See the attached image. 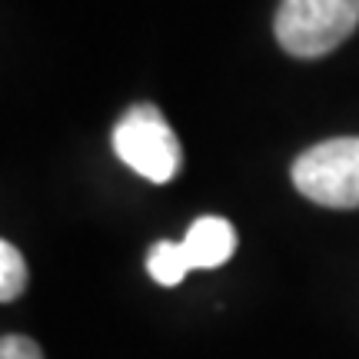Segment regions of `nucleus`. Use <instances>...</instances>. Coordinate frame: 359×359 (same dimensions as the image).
Listing matches in <instances>:
<instances>
[{
    "label": "nucleus",
    "mask_w": 359,
    "mask_h": 359,
    "mask_svg": "<svg viewBox=\"0 0 359 359\" xmlns=\"http://www.w3.org/2000/svg\"><path fill=\"white\" fill-rule=\"evenodd\" d=\"M359 27V0H283L273 30L286 53L313 60L336 50Z\"/></svg>",
    "instance_id": "1"
},
{
    "label": "nucleus",
    "mask_w": 359,
    "mask_h": 359,
    "mask_svg": "<svg viewBox=\"0 0 359 359\" xmlns=\"http://www.w3.org/2000/svg\"><path fill=\"white\" fill-rule=\"evenodd\" d=\"M114 154L150 183H170L183 163L177 133L154 103H137L116 120Z\"/></svg>",
    "instance_id": "2"
},
{
    "label": "nucleus",
    "mask_w": 359,
    "mask_h": 359,
    "mask_svg": "<svg viewBox=\"0 0 359 359\" xmlns=\"http://www.w3.org/2000/svg\"><path fill=\"white\" fill-rule=\"evenodd\" d=\"M293 183L306 200L330 210L359 206V137L309 147L293 163Z\"/></svg>",
    "instance_id": "3"
},
{
    "label": "nucleus",
    "mask_w": 359,
    "mask_h": 359,
    "mask_svg": "<svg viewBox=\"0 0 359 359\" xmlns=\"http://www.w3.org/2000/svg\"><path fill=\"white\" fill-rule=\"evenodd\" d=\"M183 259L193 269H217L233 257L236 250V230H233L230 219L223 217H200L193 223L187 236L180 240Z\"/></svg>",
    "instance_id": "4"
},
{
    "label": "nucleus",
    "mask_w": 359,
    "mask_h": 359,
    "mask_svg": "<svg viewBox=\"0 0 359 359\" xmlns=\"http://www.w3.org/2000/svg\"><path fill=\"white\" fill-rule=\"evenodd\" d=\"M147 273H150L154 283H160V286H177V283H183V276L190 273V266H187V259H183L180 243L160 240V243L150 246V253H147Z\"/></svg>",
    "instance_id": "5"
},
{
    "label": "nucleus",
    "mask_w": 359,
    "mask_h": 359,
    "mask_svg": "<svg viewBox=\"0 0 359 359\" xmlns=\"http://www.w3.org/2000/svg\"><path fill=\"white\" fill-rule=\"evenodd\" d=\"M27 290V259L0 236V303H13Z\"/></svg>",
    "instance_id": "6"
},
{
    "label": "nucleus",
    "mask_w": 359,
    "mask_h": 359,
    "mask_svg": "<svg viewBox=\"0 0 359 359\" xmlns=\"http://www.w3.org/2000/svg\"><path fill=\"white\" fill-rule=\"evenodd\" d=\"M0 359H43L40 346L30 336H0Z\"/></svg>",
    "instance_id": "7"
}]
</instances>
